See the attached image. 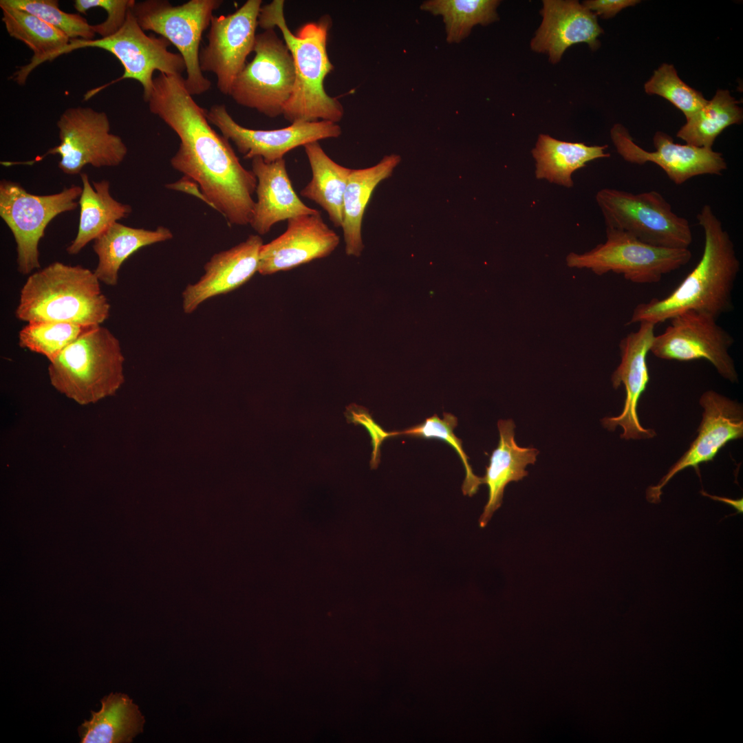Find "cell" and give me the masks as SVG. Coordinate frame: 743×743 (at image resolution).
Masks as SVG:
<instances>
[{
    "label": "cell",
    "instance_id": "1",
    "mask_svg": "<svg viewBox=\"0 0 743 743\" xmlns=\"http://www.w3.org/2000/svg\"><path fill=\"white\" fill-rule=\"evenodd\" d=\"M180 138L171 159L173 168L196 182L204 202L221 213L230 225L251 221L257 178L245 169L229 140L211 126L203 109L189 91L182 75L160 73L147 102Z\"/></svg>",
    "mask_w": 743,
    "mask_h": 743
},
{
    "label": "cell",
    "instance_id": "2",
    "mask_svg": "<svg viewBox=\"0 0 743 743\" xmlns=\"http://www.w3.org/2000/svg\"><path fill=\"white\" fill-rule=\"evenodd\" d=\"M696 218L704 237L697 265L667 297L638 304L628 325H656L690 311L717 320L733 309L732 293L740 270L734 244L710 205H704Z\"/></svg>",
    "mask_w": 743,
    "mask_h": 743
},
{
    "label": "cell",
    "instance_id": "3",
    "mask_svg": "<svg viewBox=\"0 0 743 743\" xmlns=\"http://www.w3.org/2000/svg\"><path fill=\"white\" fill-rule=\"evenodd\" d=\"M284 1L274 0L261 6L258 25L263 30L278 28L292 57L295 72L292 94L283 116L290 123L341 120L344 109L340 101L324 88L327 75L334 69L327 52L332 22L327 14L301 26L295 33L284 16Z\"/></svg>",
    "mask_w": 743,
    "mask_h": 743
},
{
    "label": "cell",
    "instance_id": "4",
    "mask_svg": "<svg viewBox=\"0 0 743 743\" xmlns=\"http://www.w3.org/2000/svg\"><path fill=\"white\" fill-rule=\"evenodd\" d=\"M110 308L94 272L80 265L55 261L28 277L15 316L27 323L99 326L108 319Z\"/></svg>",
    "mask_w": 743,
    "mask_h": 743
},
{
    "label": "cell",
    "instance_id": "5",
    "mask_svg": "<svg viewBox=\"0 0 743 743\" xmlns=\"http://www.w3.org/2000/svg\"><path fill=\"white\" fill-rule=\"evenodd\" d=\"M119 340L101 325L94 327L50 361L52 386L81 405L114 395L125 380Z\"/></svg>",
    "mask_w": 743,
    "mask_h": 743
},
{
    "label": "cell",
    "instance_id": "6",
    "mask_svg": "<svg viewBox=\"0 0 743 743\" xmlns=\"http://www.w3.org/2000/svg\"><path fill=\"white\" fill-rule=\"evenodd\" d=\"M595 199L607 228L625 231L660 248H689L692 243L688 220L676 214L656 191L632 193L605 188L596 193Z\"/></svg>",
    "mask_w": 743,
    "mask_h": 743
},
{
    "label": "cell",
    "instance_id": "7",
    "mask_svg": "<svg viewBox=\"0 0 743 743\" xmlns=\"http://www.w3.org/2000/svg\"><path fill=\"white\" fill-rule=\"evenodd\" d=\"M604 243L583 253H569L568 267L590 270L597 275L612 272L632 283H655L663 277L687 265L692 258L689 248H665L645 244L632 235L607 228Z\"/></svg>",
    "mask_w": 743,
    "mask_h": 743
},
{
    "label": "cell",
    "instance_id": "8",
    "mask_svg": "<svg viewBox=\"0 0 743 743\" xmlns=\"http://www.w3.org/2000/svg\"><path fill=\"white\" fill-rule=\"evenodd\" d=\"M222 3V0H190L173 6L166 0H145L136 1L131 8L144 32L160 35L178 50L186 65L184 84L191 96L205 93L211 87V81L200 67V47L213 12Z\"/></svg>",
    "mask_w": 743,
    "mask_h": 743
},
{
    "label": "cell",
    "instance_id": "9",
    "mask_svg": "<svg viewBox=\"0 0 743 743\" xmlns=\"http://www.w3.org/2000/svg\"><path fill=\"white\" fill-rule=\"evenodd\" d=\"M253 59L235 78L230 96L238 105L267 117L283 115L294 84L293 60L274 28L257 34Z\"/></svg>",
    "mask_w": 743,
    "mask_h": 743
},
{
    "label": "cell",
    "instance_id": "10",
    "mask_svg": "<svg viewBox=\"0 0 743 743\" xmlns=\"http://www.w3.org/2000/svg\"><path fill=\"white\" fill-rule=\"evenodd\" d=\"M82 191V186L72 184L57 193L38 195L17 182L1 180L0 216L16 241L21 274L40 268L39 244L46 227L57 215L77 208Z\"/></svg>",
    "mask_w": 743,
    "mask_h": 743
},
{
    "label": "cell",
    "instance_id": "11",
    "mask_svg": "<svg viewBox=\"0 0 743 743\" xmlns=\"http://www.w3.org/2000/svg\"><path fill=\"white\" fill-rule=\"evenodd\" d=\"M60 143L32 162L47 155H59V169L65 174L80 173L86 165L96 168L119 165L127 153L122 138L110 132L105 111L89 107L66 109L56 122Z\"/></svg>",
    "mask_w": 743,
    "mask_h": 743
},
{
    "label": "cell",
    "instance_id": "12",
    "mask_svg": "<svg viewBox=\"0 0 743 743\" xmlns=\"http://www.w3.org/2000/svg\"><path fill=\"white\" fill-rule=\"evenodd\" d=\"M131 8L125 22L115 34L92 40L70 39L58 56L85 47L99 48L110 52L124 68L122 76L111 83L127 78L138 81L142 86L143 98L147 103L153 89L155 71L166 75H182L186 71V65L180 53L168 50L171 43L167 39L146 34L134 17Z\"/></svg>",
    "mask_w": 743,
    "mask_h": 743
},
{
    "label": "cell",
    "instance_id": "13",
    "mask_svg": "<svg viewBox=\"0 0 743 743\" xmlns=\"http://www.w3.org/2000/svg\"><path fill=\"white\" fill-rule=\"evenodd\" d=\"M669 321L665 331L655 335L650 352L668 360H707L722 378L733 383L738 382L735 363L729 352L735 340L717 320L690 311Z\"/></svg>",
    "mask_w": 743,
    "mask_h": 743
},
{
    "label": "cell",
    "instance_id": "14",
    "mask_svg": "<svg viewBox=\"0 0 743 743\" xmlns=\"http://www.w3.org/2000/svg\"><path fill=\"white\" fill-rule=\"evenodd\" d=\"M261 0H248L235 12L213 16L207 34L208 43L199 56L202 72H213L217 87L230 95L233 84L253 52Z\"/></svg>",
    "mask_w": 743,
    "mask_h": 743
},
{
    "label": "cell",
    "instance_id": "15",
    "mask_svg": "<svg viewBox=\"0 0 743 743\" xmlns=\"http://www.w3.org/2000/svg\"><path fill=\"white\" fill-rule=\"evenodd\" d=\"M208 122L231 140L245 159L261 158L266 162L283 158L291 150L321 140L341 135V127L330 121L297 122L287 127L262 130L244 127L235 121L225 105H214L206 110Z\"/></svg>",
    "mask_w": 743,
    "mask_h": 743
},
{
    "label": "cell",
    "instance_id": "16",
    "mask_svg": "<svg viewBox=\"0 0 743 743\" xmlns=\"http://www.w3.org/2000/svg\"><path fill=\"white\" fill-rule=\"evenodd\" d=\"M699 402L703 412L698 435L658 484L647 488L646 499L650 503L660 502L662 488L678 472L693 467L700 476V464L712 461L729 442L743 437L742 404L713 390L704 391Z\"/></svg>",
    "mask_w": 743,
    "mask_h": 743
},
{
    "label": "cell",
    "instance_id": "17",
    "mask_svg": "<svg viewBox=\"0 0 743 743\" xmlns=\"http://www.w3.org/2000/svg\"><path fill=\"white\" fill-rule=\"evenodd\" d=\"M610 137L618 153L626 162L638 165L654 163L676 185L701 175H721L727 169L721 153L713 149L675 143L663 131H656L653 137L654 151H646L636 144L621 124L612 127Z\"/></svg>",
    "mask_w": 743,
    "mask_h": 743
},
{
    "label": "cell",
    "instance_id": "18",
    "mask_svg": "<svg viewBox=\"0 0 743 743\" xmlns=\"http://www.w3.org/2000/svg\"><path fill=\"white\" fill-rule=\"evenodd\" d=\"M656 325L641 322L638 329L623 337L619 343L621 363L611 378L612 386L623 385L625 399L621 413L601 420L602 425L610 431L621 427V438L625 440L650 439L656 435L652 429H645L638 416V404L649 380L647 356L655 336Z\"/></svg>",
    "mask_w": 743,
    "mask_h": 743
},
{
    "label": "cell",
    "instance_id": "19",
    "mask_svg": "<svg viewBox=\"0 0 743 743\" xmlns=\"http://www.w3.org/2000/svg\"><path fill=\"white\" fill-rule=\"evenodd\" d=\"M287 221L286 231L261 248L258 273L261 275L327 257L339 244V236L325 223L320 211Z\"/></svg>",
    "mask_w": 743,
    "mask_h": 743
},
{
    "label": "cell",
    "instance_id": "20",
    "mask_svg": "<svg viewBox=\"0 0 743 743\" xmlns=\"http://www.w3.org/2000/svg\"><path fill=\"white\" fill-rule=\"evenodd\" d=\"M542 2V21L530 43L532 51L547 54L556 64L574 44L585 43L592 50L599 47L598 37L603 31L594 12L575 0Z\"/></svg>",
    "mask_w": 743,
    "mask_h": 743
},
{
    "label": "cell",
    "instance_id": "21",
    "mask_svg": "<svg viewBox=\"0 0 743 743\" xmlns=\"http://www.w3.org/2000/svg\"><path fill=\"white\" fill-rule=\"evenodd\" d=\"M263 240L250 235L231 248L213 255L205 264L204 273L182 293V309L191 314L205 301L241 287L258 272Z\"/></svg>",
    "mask_w": 743,
    "mask_h": 743
},
{
    "label": "cell",
    "instance_id": "22",
    "mask_svg": "<svg viewBox=\"0 0 743 743\" xmlns=\"http://www.w3.org/2000/svg\"><path fill=\"white\" fill-rule=\"evenodd\" d=\"M251 165L257 178V201L249 225L257 235H266L279 222L319 212L306 206L295 193L284 158L266 162L255 157Z\"/></svg>",
    "mask_w": 743,
    "mask_h": 743
},
{
    "label": "cell",
    "instance_id": "23",
    "mask_svg": "<svg viewBox=\"0 0 743 743\" xmlns=\"http://www.w3.org/2000/svg\"><path fill=\"white\" fill-rule=\"evenodd\" d=\"M499 440L489 457V464L482 477L487 486L488 497L479 519L481 528L485 527L493 513L501 506L505 487L511 482H518L528 475L526 467L534 464L539 451L533 447L519 446L515 440V424L513 420L497 422Z\"/></svg>",
    "mask_w": 743,
    "mask_h": 743
},
{
    "label": "cell",
    "instance_id": "24",
    "mask_svg": "<svg viewBox=\"0 0 743 743\" xmlns=\"http://www.w3.org/2000/svg\"><path fill=\"white\" fill-rule=\"evenodd\" d=\"M400 160L399 155L391 154L372 166L351 169L344 193L341 226L347 255H361L364 248L361 229L365 208L376 186L391 175Z\"/></svg>",
    "mask_w": 743,
    "mask_h": 743
},
{
    "label": "cell",
    "instance_id": "25",
    "mask_svg": "<svg viewBox=\"0 0 743 743\" xmlns=\"http://www.w3.org/2000/svg\"><path fill=\"white\" fill-rule=\"evenodd\" d=\"M0 8L2 21L8 34L23 42L33 52L29 63L20 67L10 77L19 85H23L37 66L58 57L70 39L61 30L28 12L1 5Z\"/></svg>",
    "mask_w": 743,
    "mask_h": 743
},
{
    "label": "cell",
    "instance_id": "26",
    "mask_svg": "<svg viewBox=\"0 0 743 743\" xmlns=\"http://www.w3.org/2000/svg\"><path fill=\"white\" fill-rule=\"evenodd\" d=\"M173 237L170 229L164 226L148 230L115 222L94 241L93 249L98 258L94 272L100 282L115 286L120 268L127 258L143 247Z\"/></svg>",
    "mask_w": 743,
    "mask_h": 743
},
{
    "label": "cell",
    "instance_id": "27",
    "mask_svg": "<svg viewBox=\"0 0 743 743\" xmlns=\"http://www.w3.org/2000/svg\"><path fill=\"white\" fill-rule=\"evenodd\" d=\"M607 145L589 146L583 142H570L555 139L548 134L539 135L531 153L535 161V175L537 180L572 187V175L585 167L588 162L609 158Z\"/></svg>",
    "mask_w": 743,
    "mask_h": 743
},
{
    "label": "cell",
    "instance_id": "28",
    "mask_svg": "<svg viewBox=\"0 0 743 743\" xmlns=\"http://www.w3.org/2000/svg\"><path fill=\"white\" fill-rule=\"evenodd\" d=\"M83 191L80 196V218L78 233L67 248L69 255L79 253L91 241H94L111 225L127 217L131 206L116 200L110 194L107 180L89 181L87 173H81Z\"/></svg>",
    "mask_w": 743,
    "mask_h": 743
},
{
    "label": "cell",
    "instance_id": "29",
    "mask_svg": "<svg viewBox=\"0 0 743 743\" xmlns=\"http://www.w3.org/2000/svg\"><path fill=\"white\" fill-rule=\"evenodd\" d=\"M101 705L78 727L80 742L127 743L142 732L144 717L127 695L111 693Z\"/></svg>",
    "mask_w": 743,
    "mask_h": 743
},
{
    "label": "cell",
    "instance_id": "30",
    "mask_svg": "<svg viewBox=\"0 0 743 743\" xmlns=\"http://www.w3.org/2000/svg\"><path fill=\"white\" fill-rule=\"evenodd\" d=\"M303 147L310 165L312 178L300 194L319 205L333 225L341 228L344 193L352 169L332 160L318 141Z\"/></svg>",
    "mask_w": 743,
    "mask_h": 743
},
{
    "label": "cell",
    "instance_id": "31",
    "mask_svg": "<svg viewBox=\"0 0 743 743\" xmlns=\"http://www.w3.org/2000/svg\"><path fill=\"white\" fill-rule=\"evenodd\" d=\"M728 90H718L711 100L686 119L676 136L686 144L712 149L716 138L728 127L739 125L742 109Z\"/></svg>",
    "mask_w": 743,
    "mask_h": 743
},
{
    "label": "cell",
    "instance_id": "32",
    "mask_svg": "<svg viewBox=\"0 0 743 743\" xmlns=\"http://www.w3.org/2000/svg\"><path fill=\"white\" fill-rule=\"evenodd\" d=\"M497 0H430L420 9L442 17L446 41L460 43L477 25H487L499 19Z\"/></svg>",
    "mask_w": 743,
    "mask_h": 743
},
{
    "label": "cell",
    "instance_id": "33",
    "mask_svg": "<svg viewBox=\"0 0 743 743\" xmlns=\"http://www.w3.org/2000/svg\"><path fill=\"white\" fill-rule=\"evenodd\" d=\"M95 327L97 326L54 321L28 323L19 333V345L51 361L68 345Z\"/></svg>",
    "mask_w": 743,
    "mask_h": 743
},
{
    "label": "cell",
    "instance_id": "34",
    "mask_svg": "<svg viewBox=\"0 0 743 743\" xmlns=\"http://www.w3.org/2000/svg\"><path fill=\"white\" fill-rule=\"evenodd\" d=\"M457 425V418L451 413L444 412L442 419L437 414H434L427 418L423 422L405 430L391 431L390 436L407 435L427 439L437 438L447 443L457 453L465 470V479L462 486V493L464 495L471 497L477 492L480 486L482 484V477L474 474L469 462V457L463 449L462 442L453 433Z\"/></svg>",
    "mask_w": 743,
    "mask_h": 743
},
{
    "label": "cell",
    "instance_id": "35",
    "mask_svg": "<svg viewBox=\"0 0 743 743\" xmlns=\"http://www.w3.org/2000/svg\"><path fill=\"white\" fill-rule=\"evenodd\" d=\"M0 5L28 12L61 30L70 39L92 40L96 35L85 18L61 10L57 0H1Z\"/></svg>",
    "mask_w": 743,
    "mask_h": 743
},
{
    "label": "cell",
    "instance_id": "36",
    "mask_svg": "<svg viewBox=\"0 0 743 743\" xmlns=\"http://www.w3.org/2000/svg\"><path fill=\"white\" fill-rule=\"evenodd\" d=\"M645 90L648 94H657L669 100L684 114L686 119L707 103L700 91L684 83L675 67L667 63L662 64L654 72L645 84Z\"/></svg>",
    "mask_w": 743,
    "mask_h": 743
},
{
    "label": "cell",
    "instance_id": "37",
    "mask_svg": "<svg viewBox=\"0 0 743 743\" xmlns=\"http://www.w3.org/2000/svg\"><path fill=\"white\" fill-rule=\"evenodd\" d=\"M135 3L134 0H75L74 7L81 14H85L87 10L94 8L104 9L107 15L105 21L91 25V28L95 34L105 38L120 30Z\"/></svg>",
    "mask_w": 743,
    "mask_h": 743
},
{
    "label": "cell",
    "instance_id": "38",
    "mask_svg": "<svg viewBox=\"0 0 743 743\" xmlns=\"http://www.w3.org/2000/svg\"><path fill=\"white\" fill-rule=\"evenodd\" d=\"M345 416L348 423L360 424L369 432L373 447L370 466L372 469H376L380 462V446L385 439L390 438L389 432L374 421L367 409L354 403L346 407Z\"/></svg>",
    "mask_w": 743,
    "mask_h": 743
},
{
    "label": "cell",
    "instance_id": "39",
    "mask_svg": "<svg viewBox=\"0 0 743 743\" xmlns=\"http://www.w3.org/2000/svg\"><path fill=\"white\" fill-rule=\"evenodd\" d=\"M639 2L636 0H587L583 1L582 4L596 16L607 19L614 17L623 9Z\"/></svg>",
    "mask_w": 743,
    "mask_h": 743
},
{
    "label": "cell",
    "instance_id": "40",
    "mask_svg": "<svg viewBox=\"0 0 743 743\" xmlns=\"http://www.w3.org/2000/svg\"><path fill=\"white\" fill-rule=\"evenodd\" d=\"M701 494H702L703 495H705V496H708L709 497H710V498H711V499H713L714 500H718V501L722 502H724L725 504H729L730 506H732L734 508H735L737 510V513H742V512H743V506H742L743 501H742V498L735 500V499H731L724 497H718V496H715V495H711L709 494H707V493H704L703 491L701 492Z\"/></svg>",
    "mask_w": 743,
    "mask_h": 743
}]
</instances>
